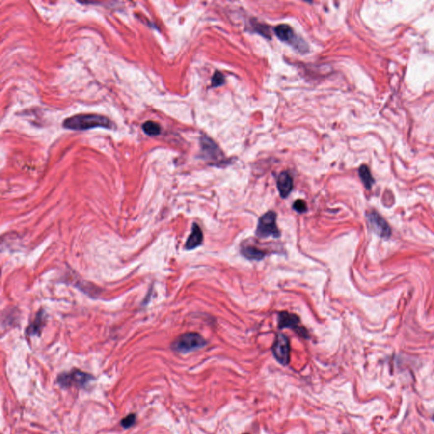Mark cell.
Listing matches in <instances>:
<instances>
[{
  "label": "cell",
  "instance_id": "obj_1",
  "mask_svg": "<svg viewBox=\"0 0 434 434\" xmlns=\"http://www.w3.org/2000/svg\"><path fill=\"white\" fill-rule=\"evenodd\" d=\"M63 126L70 130L85 131L95 127L111 128L112 122L106 116L89 114L74 115L67 118L64 121Z\"/></svg>",
  "mask_w": 434,
  "mask_h": 434
},
{
  "label": "cell",
  "instance_id": "obj_2",
  "mask_svg": "<svg viewBox=\"0 0 434 434\" xmlns=\"http://www.w3.org/2000/svg\"><path fill=\"white\" fill-rule=\"evenodd\" d=\"M94 380V377L87 372L81 370L72 369L69 372L60 373L56 382L62 388H84L87 387L91 381Z\"/></svg>",
  "mask_w": 434,
  "mask_h": 434
},
{
  "label": "cell",
  "instance_id": "obj_3",
  "mask_svg": "<svg viewBox=\"0 0 434 434\" xmlns=\"http://www.w3.org/2000/svg\"><path fill=\"white\" fill-rule=\"evenodd\" d=\"M206 344L207 342L201 335L195 332H189L176 338L171 344V348L177 353H187L198 351L205 347Z\"/></svg>",
  "mask_w": 434,
  "mask_h": 434
},
{
  "label": "cell",
  "instance_id": "obj_4",
  "mask_svg": "<svg viewBox=\"0 0 434 434\" xmlns=\"http://www.w3.org/2000/svg\"><path fill=\"white\" fill-rule=\"evenodd\" d=\"M256 236L261 239L273 237H280V232L276 226V214L273 211H268L259 220Z\"/></svg>",
  "mask_w": 434,
  "mask_h": 434
},
{
  "label": "cell",
  "instance_id": "obj_5",
  "mask_svg": "<svg viewBox=\"0 0 434 434\" xmlns=\"http://www.w3.org/2000/svg\"><path fill=\"white\" fill-rule=\"evenodd\" d=\"M278 326L281 329H291L303 338H307L309 336L307 330L300 325V320L295 314L289 313L287 311L280 312L278 316Z\"/></svg>",
  "mask_w": 434,
  "mask_h": 434
},
{
  "label": "cell",
  "instance_id": "obj_6",
  "mask_svg": "<svg viewBox=\"0 0 434 434\" xmlns=\"http://www.w3.org/2000/svg\"><path fill=\"white\" fill-rule=\"evenodd\" d=\"M272 352L276 360L283 366H287L290 360V344L285 335L278 334L273 344Z\"/></svg>",
  "mask_w": 434,
  "mask_h": 434
},
{
  "label": "cell",
  "instance_id": "obj_7",
  "mask_svg": "<svg viewBox=\"0 0 434 434\" xmlns=\"http://www.w3.org/2000/svg\"><path fill=\"white\" fill-rule=\"evenodd\" d=\"M367 218H368L370 225L372 226V229L374 230L375 233L383 238H388L390 236V226L378 212L372 211L367 216Z\"/></svg>",
  "mask_w": 434,
  "mask_h": 434
},
{
  "label": "cell",
  "instance_id": "obj_8",
  "mask_svg": "<svg viewBox=\"0 0 434 434\" xmlns=\"http://www.w3.org/2000/svg\"><path fill=\"white\" fill-rule=\"evenodd\" d=\"M294 188V182L291 176L288 172L283 171L277 178V189L279 190L280 195L283 199L290 194Z\"/></svg>",
  "mask_w": 434,
  "mask_h": 434
},
{
  "label": "cell",
  "instance_id": "obj_9",
  "mask_svg": "<svg viewBox=\"0 0 434 434\" xmlns=\"http://www.w3.org/2000/svg\"><path fill=\"white\" fill-rule=\"evenodd\" d=\"M202 149L208 159L213 161H219L221 157V152L217 144L208 137H203L201 141Z\"/></svg>",
  "mask_w": 434,
  "mask_h": 434
},
{
  "label": "cell",
  "instance_id": "obj_10",
  "mask_svg": "<svg viewBox=\"0 0 434 434\" xmlns=\"http://www.w3.org/2000/svg\"><path fill=\"white\" fill-rule=\"evenodd\" d=\"M202 242H203L202 230L197 224H193L191 234L189 237V239H187L185 248L188 250H191V249L197 248L198 246L201 244Z\"/></svg>",
  "mask_w": 434,
  "mask_h": 434
},
{
  "label": "cell",
  "instance_id": "obj_11",
  "mask_svg": "<svg viewBox=\"0 0 434 434\" xmlns=\"http://www.w3.org/2000/svg\"><path fill=\"white\" fill-rule=\"evenodd\" d=\"M275 33H276V37H278L280 40H282V42H287L289 44L295 43V32L289 26L285 25V24L277 26L275 28Z\"/></svg>",
  "mask_w": 434,
  "mask_h": 434
},
{
  "label": "cell",
  "instance_id": "obj_12",
  "mask_svg": "<svg viewBox=\"0 0 434 434\" xmlns=\"http://www.w3.org/2000/svg\"><path fill=\"white\" fill-rule=\"evenodd\" d=\"M242 254L244 257L253 261H261L267 255L265 252L253 246H247L243 248Z\"/></svg>",
  "mask_w": 434,
  "mask_h": 434
},
{
  "label": "cell",
  "instance_id": "obj_13",
  "mask_svg": "<svg viewBox=\"0 0 434 434\" xmlns=\"http://www.w3.org/2000/svg\"><path fill=\"white\" fill-rule=\"evenodd\" d=\"M143 131L144 134L149 136H158L162 132V127L158 122L153 121H148L144 122L143 125Z\"/></svg>",
  "mask_w": 434,
  "mask_h": 434
},
{
  "label": "cell",
  "instance_id": "obj_14",
  "mask_svg": "<svg viewBox=\"0 0 434 434\" xmlns=\"http://www.w3.org/2000/svg\"><path fill=\"white\" fill-rule=\"evenodd\" d=\"M359 174H360V178H361V180H362L363 183H364V185H365L366 189H371L372 185H373V183H374V179H373V177H372V174L370 172L368 167L366 165H362L360 168Z\"/></svg>",
  "mask_w": 434,
  "mask_h": 434
},
{
  "label": "cell",
  "instance_id": "obj_15",
  "mask_svg": "<svg viewBox=\"0 0 434 434\" xmlns=\"http://www.w3.org/2000/svg\"><path fill=\"white\" fill-rule=\"evenodd\" d=\"M136 416L134 413H132V414H129V415H127L126 417L122 419L121 421V425L122 428H125V429H127V428H130L131 427H133V426L135 424V422H136Z\"/></svg>",
  "mask_w": 434,
  "mask_h": 434
},
{
  "label": "cell",
  "instance_id": "obj_16",
  "mask_svg": "<svg viewBox=\"0 0 434 434\" xmlns=\"http://www.w3.org/2000/svg\"><path fill=\"white\" fill-rule=\"evenodd\" d=\"M224 82H225V78L223 75L220 72H215L214 76L212 78V87H219L224 84Z\"/></svg>",
  "mask_w": 434,
  "mask_h": 434
},
{
  "label": "cell",
  "instance_id": "obj_17",
  "mask_svg": "<svg viewBox=\"0 0 434 434\" xmlns=\"http://www.w3.org/2000/svg\"><path fill=\"white\" fill-rule=\"evenodd\" d=\"M293 207L298 213H304V212L307 211L306 203L304 200H302V199H298L297 201H295L294 203V205H293Z\"/></svg>",
  "mask_w": 434,
  "mask_h": 434
},
{
  "label": "cell",
  "instance_id": "obj_18",
  "mask_svg": "<svg viewBox=\"0 0 434 434\" xmlns=\"http://www.w3.org/2000/svg\"><path fill=\"white\" fill-rule=\"evenodd\" d=\"M433 420H434V416H433Z\"/></svg>",
  "mask_w": 434,
  "mask_h": 434
},
{
  "label": "cell",
  "instance_id": "obj_19",
  "mask_svg": "<svg viewBox=\"0 0 434 434\" xmlns=\"http://www.w3.org/2000/svg\"></svg>",
  "mask_w": 434,
  "mask_h": 434
}]
</instances>
